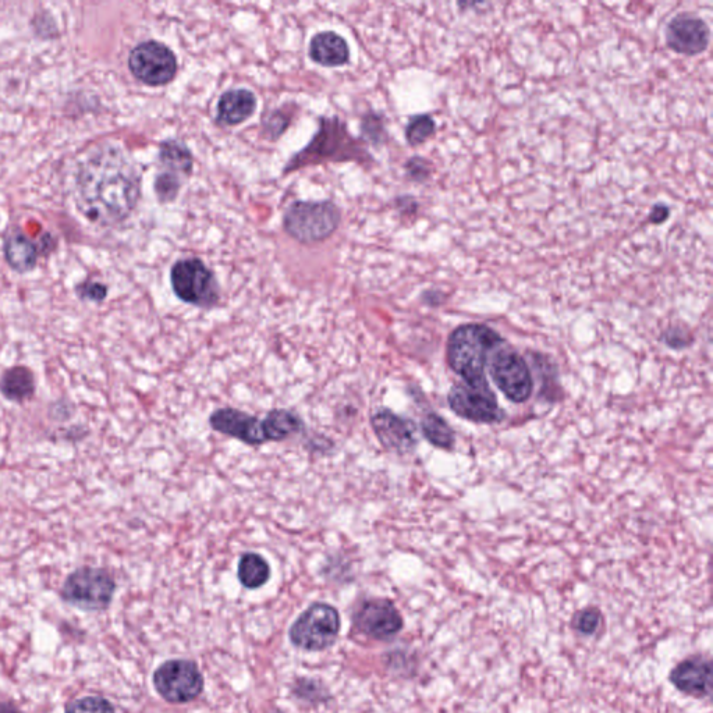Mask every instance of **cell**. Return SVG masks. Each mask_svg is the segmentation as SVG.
Returning a JSON list of instances; mask_svg holds the SVG:
<instances>
[{"instance_id":"6da1fadb","label":"cell","mask_w":713,"mask_h":713,"mask_svg":"<svg viewBox=\"0 0 713 713\" xmlns=\"http://www.w3.org/2000/svg\"><path fill=\"white\" fill-rule=\"evenodd\" d=\"M77 205L92 222L116 225L136 208L140 175L120 148L105 145L92 152L78 169Z\"/></svg>"},{"instance_id":"7a4b0ae2","label":"cell","mask_w":713,"mask_h":713,"mask_svg":"<svg viewBox=\"0 0 713 713\" xmlns=\"http://www.w3.org/2000/svg\"><path fill=\"white\" fill-rule=\"evenodd\" d=\"M502 344V336L487 325H461L450 333L446 360L467 385H488L489 361Z\"/></svg>"},{"instance_id":"3957f363","label":"cell","mask_w":713,"mask_h":713,"mask_svg":"<svg viewBox=\"0 0 713 713\" xmlns=\"http://www.w3.org/2000/svg\"><path fill=\"white\" fill-rule=\"evenodd\" d=\"M370 156L363 145L358 143L356 138L350 136L346 124L342 120L338 117H331V119L322 117L319 130L312 138L310 145L290 159L286 165L285 173L325 161L371 162Z\"/></svg>"},{"instance_id":"277c9868","label":"cell","mask_w":713,"mask_h":713,"mask_svg":"<svg viewBox=\"0 0 713 713\" xmlns=\"http://www.w3.org/2000/svg\"><path fill=\"white\" fill-rule=\"evenodd\" d=\"M340 221L339 208L331 201H297L287 208L283 227L299 243L315 244L331 237Z\"/></svg>"},{"instance_id":"5b68a950","label":"cell","mask_w":713,"mask_h":713,"mask_svg":"<svg viewBox=\"0 0 713 713\" xmlns=\"http://www.w3.org/2000/svg\"><path fill=\"white\" fill-rule=\"evenodd\" d=\"M340 616L328 603H314L290 629V641L305 651H324L338 640Z\"/></svg>"},{"instance_id":"8992f818","label":"cell","mask_w":713,"mask_h":713,"mask_svg":"<svg viewBox=\"0 0 713 713\" xmlns=\"http://www.w3.org/2000/svg\"><path fill=\"white\" fill-rule=\"evenodd\" d=\"M173 292L180 300L197 307H214L219 287L214 273L198 258L177 261L170 271Z\"/></svg>"},{"instance_id":"52a82bcc","label":"cell","mask_w":713,"mask_h":713,"mask_svg":"<svg viewBox=\"0 0 713 713\" xmlns=\"http://www.w3.org/2000/svg\"><path fill=\"white\" fill-rule=\"evenodd\" d=\"M116 584L108 571L83 567L67 577L62 597L84 610H102L111 605Z\"/></svg>"},{"instance_id":"ba28073f","label":"cell","mask_w":713,"mask_h":713,"mask_svg":"<svg viewBox=\"0 0 713 713\" xmlns=\"http://www.w3.org/2000/svg\"><path fill=\"white\" fill-rule=\"evenodd\" d=\"M502 346L489 361L488 370L492 381L507 399L514 403L527 402L534 390L530 368L517 351Z\"/></svg>"},{"instance_id":"9c48e42d","label":"cell","mask_w":713,"mask_h":713,"mask_svg":"<svg viewBox=\"0 0 713 713\" xmlns=\"http://www.w3.org/2000/svg\"><path fill=\"white\" fill-rule=\"evenodd\" d=\"M154 686L163 700L172 704H186L202 693L204 677L197 663L176 659L156 669Z\"/></svg>"},{"instance_id":"30bf717a","label":"cell","mask_w":713,"mask_h":713,"mask_svg":"<svg viewBox=\"0 0 713 713\" xmlns=\"http://www.w3.org/2000/svg\"><path fill=\"white\" fill-rule=\"evenodd\" d=\"M130 72L141 83L162 87L176 77L175 53L161 42L147 41L137 45L129 56Z\"/></svg>"},{"instance_id":"8fae6325","label":"cell","mask_w":713,"mask_h":713,"mask_svg":"<svg viewBox=\"0 0 713 713\" xmlns=\"http://www.w3.org/2000/svg\"><path fill=\"white\" fill-rule=\"evenodd\" d=\"M448 403L454 414L478 424H493L505 417L489 383L481 386L457 383L450 389Z\"/></svg>"},{"instance_id":"7c38bea8","label":"cell","mask_w":713,"mask_h":713,"mask_svg":"<svg viewBox=\"0 0 713 713\" xmlns=\"http://www.w3.org/2000/svg\"><path fill=\"white\" fill-rule=\"evenodd\" d=\"M354 623L361 633L375 640H390L403 629V617L388 599L364 602L354 615Z\"/></svg>"},{"instance_id":"4fadbf2b","label":"cell","mask_w":713,"mask_h":713,"mask_svg":"<svg viewBox=\"0 0 713 713\" xmlns=\"http://www.w3.org/2000/svg\"><path fill=\"white\" fill-rule=\"evenodd\" d=\"M711 31L704 20L690 13L677 14L666 27V44L680 55L695 56L707 51Z\"/></svg>"},{"instance_id":"5bb4252c","label":"cell","mask_w":713,"mask_h":713,"mask_svg":"<svg viewBox=\"0 0 713 713\" xmlns=\"http://www.w3.org/2000/svg\"><path fill=\"white\" fill-rule=\"evenodd\" d=\"M372 428L376 438L382 443L383 448L400 454L413 452L417 446L415 438V425L413 421L406 420L388 409L376 411L371 418Z\"/></svg>"},{"instance_id":"9a60e30c","label":"cell","mask_w":713,"mask_h":713,"mask_svg":"<svg viewBox=\"0 0 713 713\" xmlns=\"http://www.w3.org/2000/svg\"><path fill=\"white\" fill-rule=\"evenodd\" d=\"M669 681L683 694L707 698L712 691V662L705 656H690L675 666Z\"/></svg>"},{"instance_id":"2e32d148","label":"cell","mask_w":713,"mask_h":713,"mask_svg":"<svg viewBox=\"0 0 713 713\" xmlns=\"http://www.w3.org/2000/svg\"><path fill=\"white\" fill-rule=\"evenodd\" d=\"M209 424L215 431L232 436L248 445H261L266 442L262 421L254 415L234 409L216 410L209 418Z\"/></svg>"},{"instance_id":"e0dca14e","label":"cell","mask_w":713,"mask_h":713,"mask_svg":"<svg viewBox=\"0 0 713 713\" xmlns=\"http://www.w3.org/2000/svg\"><path fill=\"white\" fill-rule=\"evenodd\" d=\"M257 109V98L248 90H232L222 95L218 102L216 122L222 126H237L246 122Z\"/></svg>"},{"instance_id":"ac0fdd59","label":"cell","mask_w":713,"mask_h":713,"mask_svg":"<svg viewBox=\"0 0 713 713\" xmlns=\"http://www.w3.org/2000/svg\"><path fill=\"white\" fill-rule=\"evenodd\" d=\"M310 56L318 65L338 67L350 60V49L346 39L332 31H324L312 38Z\"/></svg>"},{"instance_id":"d6986e66","label":"cell","mask_w":713,"mask_h":713,"mask_svg":"<svg viewBox=\"0 0 713 713\" xmlns=\"http://www.w3.org/2000/svg\"><path fill=\"white\" fill-rule=\"evenodd\" d=\"M0 393L7 400L23 403L35 393L34 374L27 367H13L0 376Z\"/></svg>"},{"instance_id":"ffe728a7","label":"cell","mask_w":713,"mask_h":713,"mask_svg":"<svg viewBox=\"0 0 713 713\" xmlns=\"http://www.w3.org/2000/svg\"><path fill=\"white\" fill-rule=\"evenodd\" d=\"M5 257L14 271L28 272L37 265V248L23 234H10L5 243Z\"/></svg>"},{"instance_id":"44dd1931","label":"cell","mask_w":713,"mask_h":713,"mask_svg":"<svg viewBox=\"0 0 713 713\" xmlns=\"http://www.w3.org/2000/svg\"><path fill=\"white\" fill-rule=\"evenodd\" d=\"M303 428L300 417L287 410H273L262 421L266 441H285Z\"/></svg>"},{"instance_id":"7402d4cb","label":"cell","mask_w":713,"mask_h":713,"mask_svg":"<svg viewBox=\"0 0 713 713\" xmlns=\"http://www.w3.org/2000/svg\"><path fill=\"white\" fill-rule=\"evenodd\" d=\"M271 567L258 553H244L239 562V580L248 590H257L268 583Z\"/></svg>"},{"instance_id":"603a6c76","label":"cell","mask_w":713,"mask_h":713,"mask_svg":"<svg viewBox=\"0 0 713 713\" xmlns=\"http://www.w3.org/2000/svg\"><path fill=\"white\" fill-rule=\"evenodd\" d=\"M159 161H161L163 168L168 169L166 172L175 173L177 176H179V173L190 175L191 170H193V155H191L186 144L180 143V141L168 140L162 143L161 151H159Z\"/></svg>"},{"instance_id":"cb8c5ba5","label":"cell","mask_w":713,"mask_h":713,"mask_svg":"<svg viewBox=\"0 0 713 713\" xmlns=\"http://www.w3.org/2000/svg\"><path fill=\"white\" fill-rule=\"evenodd\" d=\"M422 434L431 445L443 450H452L456 435L452 427L443 420L441 415L429 413L421 421Z\"/></svg>"},{"instance_id":"d4e9b609","label":"cell","mask_w":713,"mask_h":713,"mask_svg":"<svg viewBox=\"0 0 713 713\" xmlns=\"http://www.w3.org/2000/svg\"><path fill=\"white\" fill-rule=\"evenodd\" d=\"M436 130L435 120L429 115L411 117L406 129V138L411 147H418L434 136Z\"/></svg>"},{"instance_id":"484cf974","label":"cell","mask_w":713,"mask_h":713,"mask_svg":"<svg viewBox=\"0 0 713 713\" xmlns=\"http://www.w3.org/2000/svg\"><path fill=\"white\" fill-rule=\"evenodd\" d=\"M601 620V612L598 609L587 608L574 615L571 626L583 636H592V634L597 633L599 626H601Z\"/></svg>"},{"instance_id":"4316f807","label":"cell","mask_w":713,"mask_h":713,"mask_svg":"<svg viewBox=\"0 0 713 713\" xmlns=\"http://www.w3.org/2000/svg\"><path fill=\"white\" fill-rule=\"evenodd\" d=\"M182 188V179L175 173L163 172L156 177L155 191L161 202L175 201Z\"/></svg>"},{"instance_id":"83f0119b","label":"cell","mask_w":713,"mask_h":713,"mask_svg":"<svg viewBox=\"0 0 713 713\" xmlns=\"http://www.w3.org/2000/svg\"><path fill=\"white\" fill-rule=\"evenodd\" d=\"M66 713H115L111 702L101 697H85L72 702Z\"/></svg>"},{"instance_id":"f1b7e54d","label":"cell","mask_w":713,"mask_h":713,"mask_svg":"<svg viewBox=\"0 0 713 713\" xmlns=\"http://www.w3.org/2000/svg\"><path fill=\"white\" fill-rule=\"evenodd\" d=\"M406 172L413 182L424 183L431 177L432 168L428 161L420 158V156H415V158H411L407 162Z\"/></svg>"},{"instance_id":"f546056e","label":"cell","mask_w":713,"mask_h":713,"mask_svg":"<svg viewBox=\"0 0 713 713\" xmlns=\"http://www.w3.org/2000/svg\"><path fill=\"white\" fill-rule=\"evenodd\" d=\"M78 292H80L81 297H83V299L91 301H102L105 299L108 290H106V287L104 285H101V283H87V285L80 287V290H78Z\"/></svg>"},{"instance_id":"4dcf8cb0","label":"cell","mask_w":713,"mask_h":713,"mask_svg":"<svg viewBox=\"0 0 713 713\" xmlns=\"http://www.w3.org/2000/svg\"><path fill=\"white\" fill-rule=\"evenodd\" d=\"M265 126L266 131H268L269 134H275V127H279V131L282 133V131L287 127V122L285 117L280 116L279 113H273L271 120L266 122ZM273 138H275V136H273Z\"/></svg>"},{"instance_id":"1f68e13d","label":"cell","mask_w":713,"mask_h":713,"mask_svg":"<svg viewBox=\"0 0 713 713\" xmlns=\"http://www.w3.org/2000/svg\"><path fill=\"white\" fill-rule=\"evenodd\" d=\"M669 208L666 205H655L652 209L651 216H649V221L658 225V223H663L669 218Z\"/></svg>"},{"instance_id":"d6a6232c","label":"cell","mask_w":713,"mask_h":713,"mask_svg":"<svg viewBox=\"0 0 713 713\" xmlns=\"http://www.w3.org/2000/svg\"><path fill=\"white\" fill-rule=\"evenodd\" d=\"M0 713H19L10 705H0Z\"/></svg>"}]
</instances>
